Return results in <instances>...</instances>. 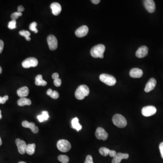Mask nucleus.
<instances>
[{
  "label": "nucleus",
  "mask_w": 163,
  "mask_h": 163,
  "mask_svg": "<svg viewBox=\"0 0 163 163\" xmlns=\"http://www.w3.org/2000/svg\"><path fill=\"white\" fill-rule=\"evenodd\" d=\"M116 151L115 150H110V151L109 155L110 156L114 158V157L116 156Z\"/></svg>",
  "instance_id": "e433bc0d"
},
{
  "label": "nucleus",
  "mask_w": 163,
  "mask_h": 163,
  "mask_svg": "<svg viewBox=\"0 0 163 163\" xmlns=\"http://www.w3.org/2000/svg\"><path fill=\"white\" fill-rule=\"evenodd\" d=\"M156 85V81L154 78H151L149 80L146 84L144 91L146 92H149L153 90Z\"/></svg>",
  "instance_id": "2eb2a0df"
},
{
  "label": "nucleus",
  "mask_w": 163,
  "mask_h": 163,
  "mask_svg": "<svg viewBox=\"0 0 163 163\" xmlns=\"http://www.w3.org/2000/svg\"><path fill=\"white\" fill-rule=\"evenodd\" d=\"M148 47L146 46H141L136 52V56L139 58H144L148 55Z\"/></svg>",
  "instance_id": "ddd939ff"
},
{
  "label": "nucleus",
  "mask_w": 163,
  "mask_h": 163,
  "mask_svg": "<svg viewBox=\"0 0 163 163\" xmlns=\"http://www.w3.org/2000/svg\"><path fill=\"white\" fill-rule=\"evenodd\" d=\"M144 5L147 11L150 13H153L156 10V4L153 0L144 1Z\"/></svg>",
  "instance_id": "9b49d317"
},
{
  "label": "nucleus",
  "mask_w": 163,
  "mask_h": 163,
  "mask_svg": "<svg viewBox=\"0 0 163 163\" xmlns=\"http://www.w3.org/2000/svg\"><path fill=\"white\" fill-rule=\"evenodd\" d=\"M157 109L156 107L153 106H144L141 111L142 114L146 117L152 116L156 113Z\"/></svg>",
  "instance_id": "0eeeda50"
},
{
  "label": "nucleus",
  "mask_w": 163,
  "mask_h": 163,
  "mask_svg": "<svg viewBox=\"0 0 163 163\" xmlns=\"http://www.w3.org/2000/svg\"><path fill=\"white\" fill-rule=\"evenodd\" d=\"M36 26H37V23L35 22H32L31 23L30 25V30L31 31H34L35 33H37L38 32V31L36 28Z\"/></svg>",
  "instance_id": "cd10ccee"
},
{
  "label": "nucleus",
  "mask_w": 163,
  "mask_h": 163,
  "mask_svg": "<svg viewBox=\"0 0 163 163\" xmlns=\"http://www.w3.org/2000/svg\"><path fill=\"white\" fill-rule=\"evenodd\" d=\"M84 163H94L92 156L90 155L87 156L86 158V160Z\"/></svg>",
  "instance_id": "72a5a7b5"
},
{
  "label": "nucleus",
  "mask_w": 163,
  "mask_h": 163,
  "mask_svg": "<svg viewBox=\"0 0 163 163\" xmlns=\"http://www.w3.org/2000/svg\"><path fill=\"white\" fill-rule=\"evenodd\" d=\"M35 84L37 86H45L47 84V82L43 80V77L41 75H38L35 78Z\"/></svg>",
  "instance_id": "4be33fe9"
},
{
  "label": "nucleus",
  "mask_w": 163,
  "mask_h": 163,
  "mask_svg": "<svg viewBox=\"0 0 163 163\" xmlns=\"http://www.w3.org/2000/svg\"><path fill=\"white\" fill-rule=\"evenodd\" d=\"M110 150L106 147H101L99 149V153L102 156H106L109 154Z\"/></svg>",
  "instance_id": "a878e982"
},
{
  "label": "nucleus",
  "mask_w": 163,
  "mask_h": 163,
  "mask_svg": "<svg viewBox=\"0 0 163 163\" xmlns=\"http://www.w3.org/2000/svg\"><path fill=\"white\" fill-rule=\"evenodd\" d=\"M2 115H1V110H0V120L1 119V118H2Z\"/></svg>",
  "instance_id": "79ce46f5"
},
{
  "label": "nucleus",
  "mask_w": 163,
  "mask_h": 163,
  "mask_svg": "<svg viewBox=\"0 0 163 163\" xmlns=\"http://www.w3.org/2000/svg\"><path fill=\"white\" fill-rule=\"evenodd\" d=\"M129 158L128 154H123L122 153H118L113 158L112 163H120L123 159H127Z\"/></svg>",
  "instance_id": "dca6fc26"
},
{
  "label": "nucleus",
  "mask_w": 163,
  "mask_h": 163,
  "mask_svg": "<svg viewBox=\"0 0 163 163\" xmlns=\"http://www.w3.org/2000/svg\"><path fill=\"white\" fill-rule=\"evenodd\" d=\"M22 125L23 127L25 128H30L34 133H37L38 132V127L35 126L34 123L29 122L27 120H24L22 122Z\"/></svg>",
  "instance_id": "4468645a"
},
{
  "label": "nucleus",
  "mask_w": 163,
  "mask_h": 163,
  "mask_svg": "<svg viewBox=\"0 0 163 163\" xmlns=\"http://www.w3.org/2000/svg\"><path fill=\"white\" fill-rule=\"evenodd\" d=\"M61 80L59 79V78L54 79V83L55 85L57 87L60 86L61 85Z\"/></svg>",
  "instance_id": "473e14b6"
},
{
  "label": "nucleus",
  "mask_w": 163,
  "mask_h": 163,
  "mask_svg": "<svg viewBox=\"0 0 163 163\" xmlns=\"http://www.w3.org/2000/svg\"><path fill=\"white\" fill-rule=\"evenodd\" d=\"M51 7L52 9L53 14L55 15H58L62 11L61 6L57 2H54L51 4Z\"/></svg>",
  "instance_id": "a211bd4d"
},
{
  "label": "nucleus",
  "mask_w": 163,
  "mask_h": 163,
  "mask_svg": "<svg viewBox=\"0 0 163 163\" xmlns=\"http://www.w3.org/2000/svg\"><path fill=\"white\" fill-rule=\"evenodd\" d=\"M99 79L102 82L110 86H114L116 83V79L111 75L103 73L100 75Z\"/></svg>",
  "instance_id": "20e7f679"
},
{
  "label": "nucleus",
  "mask_w": 163,
  "mask_h": 163,
  "mask_svg": "<svg viewBox=\"0 0 163 163\" xmlns=\"http://www.w3.org/2000/svg\"><path fill=\"white\" fill-rule=\"evenodd\" d=\"M53 91L52 89H49L48 90V91H47V95L50 96V95H51V94Z\"/></svg>",
  "instance_id": "a19ab883"
},
{
  "label": "nucleus",
  "mask_w": 163,
  "mask_h": 163,
  "mask_svg": "<svg viewBox=\"0 0 163 163\" xmlns=\"http://www.w3.org/2000/svg\"><path fill=\"white\" fill-rule=\"evenodd\" d=\"M24 7L22 6H20L18 7V12H23L24 11Z\"/></svg>",
  "instance_id": "4c0bfd02"
},
{
  "label": "nucleus",
  "mask_w": 163,
  "mask_h": 163,
  "mask_svg": "<svg viewBox=\"0 0 163 163\" xmlns=\"http://www.w3.org/2000/svg\"><path fill=\"white\" fill-rule=\"evenodd\" d=\"M88 28L86 25H82L77 29L75 31V35L78 37H84L88 34Z\"/></svg>",
  "instance_id": "f8f14e48"
},
{
  "label": "nucleus",
  "mask_w": 163,
  "mask_h": 163,
  "mask_svg": "<svg viewBox=\"0 0 163 163\" xmlns=\"http://www.w3.org/2000/svg\"><path fill=\"white\" fill-rule=\"evenodd\" d=\"M16 24H17L16 21H15V20H12L8 23V27L10 30L14 29L16 28Z\"/></svg>",
  "instance_id": "c85d7f7f"
},
{
  "label": "nucleus",
  "mask_w": 163,
  "mask_h": 163,
  "mask_svg": "<svg viewBox=\"0 0 163 163\" xmlns=\"http://www.w3.org/2000/svg\"><path fill=\"white\" fill-rule=\"evenodd\" d=\"M18 105L19 106H24L25 105H31V101L30 99L26 98H21L19 99L17 101Z\"/></svg>",
  "instance_id": "412c9836"
},
{
  "label": "nucleus",
  "mask_w": 163,
  "mask_h": 163,
  "mask_svg": "<svg viewBox=\"0 0 163 163\" xmlns=\"http://www.w3.org/2000/svg\"><path fill=\"white\" fill-rule=\"evenodd\" d=\"M72 127L74 129L79 131L81 130L82 126L79 123V120L77 117H75L72 120Z\"/></svg>",
  "instance_id": "aec40b11"
},
{
  "label": "nucleus",
  "mask_w": 163,
  "mask_h": 163,
  "mask_svg": "<svg viewBox=\"0 0 163 163\" xmlns=\"http://www.w3.org/2000/svg\"><path fill=\"white\" fill-rule=\"evenodd\" d=\"M113 123L119 128H124L127 125V121L122 115L117 114L114 115L112 118Z\"/></svg>",
  "instance_id": "7ed1b4c3"
},
{
  "label": "nucleus",
  "mask_w": 163,
  "mask_h": 163,
  "mask_svg": "<svg viewBox=\"0 0 163 163\" xmlns=\"http://www.w3.org/2000/svg\"><path fill=\"white\" fill-rule=\"evenodd\" d=\"M95 136L97 139L103 140H106L108 136V133L102 127H98L96 129Z\"/></svg>",
  "instance_id": "1a4fd4ad"
},
{
  "label": "nucleus",
  "mask_w": 163,
  "mask_h": 163,
  "mask_svg": "<svg viewBox=\"0 0 163 163\" xmlns=\"http://www.w3.org/2000/svg\"><path fill=\"white\" fill-rule=\"evenodd\" d=\"M159 149H160V152L161 154V157L163 159V142L160 144Z\"/></svg>",
  "instance_id": "f704fd0d"
},
{
  "label": "nucleus",
  "mask_w": 163,
  "mask_h": 163,
  "mask_svg": "<svg viewBox=\"0 0 163 163\" xmlns=\"http://www.w3.org/2000/svg\"><path fill=\"white\" fill-rule=\"evenodd\" d=\"M2 144V140H1V138L0 137V146Z\"/></svg>",
  "instance_id": "37998d69"
},
{
  "label": "nucleus",
  "mask_w": 163,
  "mask_h": 163,
  "mask_svg": "<svg viewBox=\"0 0 163 163\" xmlns=\"http://www.w3.org/2000/svg\"><path fill=\"white\" fill-rule=\"evenodd\" d=\"M91 2L94 4H98L99 3L100 1V0H92Z\"/></svg>",
  "instance_id": "ea45409f"
},
{
  "label": "nucleus",
  "mask_w": 163,
  "mask_h": 163,
  "mask_svg": "<svg viewBox=\"0 0 163 163\" xmlns=\"http://www.w3.org/2000/svg\"><path fill=\"white\" fill-rule=\"evenodd\" d=\"M19 163H26V162H23V161H21V162H19Z\"/></svg>",
  "instance_id": "a18cd8bd"
},
{
  "label": "nucleus",
  "mask_w": 163,
  "mask_h": 163,
  "mask_svg": "<svg viewBox=\"0 0 163 163\" xmlns=\"http://www.w3.org/2000/svg\"><path fill=\"white\" fill-rule=\"evenodd\" d=\"M58 158L59 160L62 163H68L69 161V158L66 155H60Z\"/></svg>",
  "instance_id": "bb28decb"
},
{
  "label": "nucleus",
  "mask_w": 163,
  "mask_h": 163,
  "mask_svg": "<svg viewBox=\"0 0 163 163\" xmlns=\"http://www.w3.org/2000/svg\"><path fill=\"white\" fill-rule=\"evenodd\" d=\"M4 42L3 41L0 39V54H1L4 48Z\"/></svg>",
  "instance_id": "c9c22d12"
},
{
  "label": "nucleus",
  "mask_w": 163,
  "mask_h": 163,
  "mask_svg": "<svg viewBox=\"0 0 163 163\" xmlns=\"http://www.w3.org/2000/svg\"><path fill=\"white\" fill-rule=\"evenodd\" d=\"M59 95L58 92L56 91H53L51 94L50 96L52 98L56 99L59 98Z\"/></svg>",
  "instance_id": "7c9ffc66"
},
{
  "label": "nucleus",
  "mask_w": 163,
  "mask_h": 163,
  "mask_svg": "<svg viewBox=\"0 0 163 163\" xmlns=\"http://www.w3.org/2000/svg\"><path fill=\"white\" fill-rule=\"evenodd\" d=\"M143 75L142 70L138 68H134L130 70V76L133 78H140Z\"/></svg>",
  "instance_id": "f3484780"
},
{
  "label": "nucleus",
  "mask_w": 163,
  "mask_h": 163,
  "mask_svg": "<svg viewBox=\"0 0 163 163\" xmlns=\"http://www.w3.org/2000/svg\"><path fill=\"white\" fill-rule=\"evenodd\" d=\"M22 13L19 12H15L12 13L11 15V18L12 20H16L18 17L22 16Z\"/></svg>",
  "instance_id": "c756f323"
},
{
  "label": "nucleus",
  "mask_w": 163,
  "mask_h": 163,
  "mask_svg": "<svg viewBox=\"0 0 163 163\" xmlns=\"http://www.w3.org/2000/svg\"><path fill=\"white\" fill-rule=\"evenodd\" d=\"M29 89L27 86H23L20 88L17 91V94L18 96L21 98H25L28 95Z\"/></svg>",
  "instance_id": "6ab92c4d"
},
{
  "label": "nucleus",
  "mask_w": 163,
  "mask_h": 163,
  "mask_svg": "<svg viewBox=\"0 0 163 163\" xmlns=\"http://www.w3.org/2000/svg\"><path fill=\"white\" fill-rule=\"evenodd\" d=\"M52 78L53 79H55L59 78V75L58 73H53L52 75Z\"/></svg>",
  "instance_id": "58836bf2"
},
{
  "label": "nucleus",
  "mask_w": 163,
  "mask_h": 163,
  "mask_svg": "<svg viewBox=\"0 0 163 163\" xmlns=\"http://www.w3.org/2000/svg\"><path fill=\"white\" fill-rule=\"evenodd\" d=\"M2 68L0 66V74H1V73H2Z\"/></svg>",
  "instance_id": "c03bdc74"
},
{
  "label": "nucleus",
  "mask_w": 163,
  "mask_h": 163,
  "mask_svg": "<svg viewBox=\"0 0 163 163\" xmlns=\"http://www.w3.org/2000/svg\"><path fill=\"white\" fill-rule=\"evenodd\" d=\"M15 143L17 146L18 151L21 154H24L26 152L27 144L25 141L21 140L20 139H17L15 140Z\"/></svg>",
  "instance_id": "9d476101"
},
{
  "label": "nucleus",
  "mask_w": 163,
  "mask_h": 163,
  "mask_svg": "<svg viewBox=\"0 0 163 163\" xmlns=\"http://www.w3.org/2000/svg\"><path fill=\"white\" fill-rule=\"evenodd\" d=\"M47 42L49 49L51 51L55 50L58 47V41L55 36L50 35L47 38Z\"/></svg>",
  "instance_id": "6e6552de"
},
{
  "label": "nucleus",
  "mask_w": 163,
  "mask_h": 163,
  "mask_svg": "<svg viewBox=\"0 0 163 163\" xmlns=\"http://www.w3.org/2000/svg\"><path fill=\"white\" fill-rule=\"evenodd\" d=\"M90 92L88 87L85 85H81L76 90L75 96L77 99H83L86 96H88Z\"/></svg>",
  "instance_id": "f257e3e1"
},
{
  "label": "nucleus",
  "mask_w": 163,
  "mask_h": 163,
  "mask_svg": "<svg viewBox=\"0 0 163 163\" xmlns=\"http://www.w3.org/2000/svg\"><path fill=\"white\" fill-rule=\"evenodd\" d=\"M19 34H20V35L24 36V37H25L26 41H31V38L30 37V36L31 35V33H30V32H29L28 31H25V30L20 31V32H19Z\"/></svg>",
  "instance_id": "393cba45"
},
{
  "label": "nucleus",
  "mask_w": 163,
  "mask_h": 163,
  "mask_svg": "<svg viewBox=\"0 0 163 163\" xmlns=\"http://www.w3.org/2000/svg\"><path fill=\"white\" fill-rule=\"evenodd\" d=\"M35 144H31L27 145L26 149V152L29 155H32L35 153Z\"/></svg>",
  "instance_id": "b1692460"
},
{
  "label": "nucleus",
  "mask_w": 163,
  "mask_h": 163,
  "mask_svg": "<svg viewBox=\"0 0 163 163\" xmlns=\"http://www.w3.org/2000/svg\"><path fill=\"white\" fill-rule=\"evenodd\" d=\"M105 49L106 47L103 45H98L92 48L90 52L91 55L95 58H103Z\"/></svg>",
  "instance_id": "f03ea898"
},
{
  "label": "nucleus",
  "mask_w": 163,
  "mask_h": 163,
  "mask_svg": "<svg viewBox=\"0 0 163 163\" xmlns=\"http://www.w3.org/2000/svg\"><path fill=\"white\" fill-rule=\"evenodd\" d=\"M58 149L62 152H67L71 148V144L69 141L66 140H60L57 144Z\"/></svg>",
  "instance_id": "39448f33"
},
{
  "label": "nucleus",
  "mask_w": 163,
  "mask_h": 163,
  "mask_svg": "<svg viewBox=\"0 0 163 163\" xmlns=\"http://www.w3.org/2000/svg\"><path fill=\"white\" fill-rule=\"evenodd\" d=\"M49 118L48 112L47 111H43L42 112L41 115H38L37 116V119L40 122H42L44 121L48 120Z\"/></svg>",
  "instance_id": "5701e85b"
},
{
  "label": "nucleus",
  "mask_w": 163,
  "mask_h": 163,
  "mask_svg": "<svg viewBox=\"0 0 163 163\" xmlns=\"http://www.w3.org/2000/svg\"><path fill=\"white\" fill-rule=\"evenodd\" d=\"M38 61L37 59L35 58L31 57L26 59L22 62V65L23 68H30L31 67H35L37 66Z\"/></svg>",
  "instance_id": "423d86ee"
},
{
  "label": "nucleus",
  "mask_w": 163,
  "mask_h": 163,
  "mask_svg": "<svg viewBox=\"0 0 163 163\" xmlns=\"http://www.w3.org/2000/svg\"><path fill=\"white\" fill-rule=\"evenodd\" d=\"M8 98H9V97L7 95L3 97H1L0 96V104H5L7 101Z\"/></svg>",
  "instance_id": "2f4dec72"
}]
</instances>
